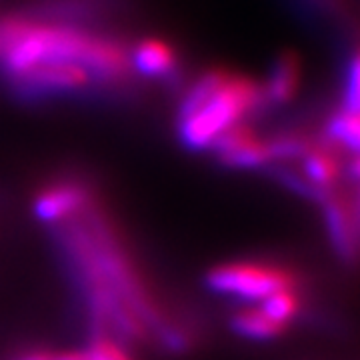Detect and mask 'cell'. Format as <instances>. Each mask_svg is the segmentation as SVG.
<instances>
[{"instance_id":"obj_6","label":"cell","mask_w":360,"mask_h":360,"mask_svg":"<svg viewBox=\"0 0 360 360\" xmlns=\"http://www.w3.org/2000/svg\"><path fill=\"white\" fill-rule=\"evenodd\" d=\"M90 205L89 191L78 182H56L34 198V217L44 224H66Z\"/></svg>"},{"instance_id":"obj_9","label":"cell","mask_w":360,"mask_h":360,"mask_svg":"<svg viewBox=\"0 0 360 360\" xmlns=\"http://www.w3.org/2000/svg\"><path fill=\"white\" fill-rule=\"evenodd\" d=\"M340 170L342 165L333 144H312V148L302 156V179L319 193L330 191L335 186Z\"/></svg>"},{"instance_id":"obj_10","label":"cell","mask_w":360,"mask_h":360,"mask_svg":"<svg viewBox=\"0 0 360 360\" xmlns=\"http://www.w3.org/2000/svg\"><path fill=\"white\" fill-rule=\"evenodd\" d=\"M321 200L324 205L328 234H330L333 243H335L340 255L352 258L354 248H356V240H354V222H356V219H354L352 210H348V206L340 198H335L328 193H324Z\"/></svg>"},{"instance_id":"obj_3","label":"cell","mask_w":360,"mask_h":360,"mask_svg":"<svg viewBox=\"0 0 360 360\" xmlns=\"http://www.w3.org/2000/svg\"><path fill=\"white\" fill-rule=\"evenodd\" d=\"M206 286L219 295L262 302L274 292L295 290L296 276L283 266L264 262H229L206 274Z\"/></svg>"},{"instance_id":"obj_8","label":"cell","mask_w":360,"mask_h":360,"mask_svg":"<svg viewBox=\"0 0 360 360\" xmlns=\"http://www.w3.org/2000/svg\"><path fill=\"white\" fill-rule=\"evenodd\" d=\"M302 82V63L292 51L281 52L260 84L264 106H286L296 98Z\"/></svg>"},{"instance_id":"obj_15","label":"cell","mask_w":360,"mask_h":360,"mask_svg":"<svg viewBox=\"0 0 360 360\" xmlns=\"http://www.w3.org/2000/svg\"><path fill=\"white\" fill-rule=\"evenodd\" d=\"M342 94H340V106L347 112H356L360 108V65L356 51L350 52L347 65H345V78H342Z\"/></svg>"},{"instance_id":"obj_17","label":"cell","mask_w":360,"mask_h":360,"mask_svg":"<svg viewBox=\"0 0 360 360\" xmlns=\"http://www.w3.org/2000/svg\"><path fill=\"white\" fill-rule=\"evenodd\" d=\"M54 354L49 350H26L22 354H18L14 360H52Z\"/></svg>"},{"instance_id":"obj_11","label":"cell","mask_w":360,"mask_h":360,"mask_svg":"<svg viewBox=\"0 0 360 360\" xmlns=\"http://www.w3.org/2000/svg\"><path fill=\"white\" fill-rule=\"evenodd\" d=\"M232 330L250 340H272L283 335L284 326L274 322L260 307H246L234 312L231 319Z\"/></svg>"},{"instance_id":"obj_13","label":"cell","mask_w":360,"mask_h":360,"mask_svg":"<svg viewBox=\"0 0 360 360\" xmlns=\"http://www.w3.org/2000/svg\"><path fill=\"white\" fill-rule=\"evenodd\" d=\"M298 6L307 14L319 16L345 30L348 26L354 28V0H298Z\"/></svg>"},{"instance_id":"obj_18","label":"cell","mask_w":360,"mask_h":360,"mask_svg":"<svg viewBox=\"0 0 360 360\" xmlns=\"http://www.w3.org/2000/svg\"><path fill=\"white\" fill-rule=\"evenodd\" d=\"M52 360H90L86 352H80V350H68V352H60V354H54Z\"/></svg>"},{"instance_id":"obj_12","label":"cell","mask_w":360,"mask_h":360,"mask_svg":"<svg viewBox=\"0 0 360 360\" xmlns=\"http://www.w3.org/2000/svg\"><path fill=\"white\" fill-rule=\"evenodd\" d=\"M326 136L333 146H340L352 155L359 153L360 144V120L356 112H347L342 108H336L328 118Z\"/></svg>"},{"instance_id":"obj_1","label":"cell","mask_w":360,"mask_h":360,"mask_svg":"<svg viewBox=\"0 0 360 360\" xmlns=\"http://www.w3.org/2000/svg\"><path fill=\"white\" fill-rule=\"evenodd\" d=\"M42 63L84 66L98 84H122L130 77L129 46L116 34L90 25L20 11L0 16V70L13 78Z\"/></svg>"},{"instance_id":"obj_14","label":"cell","mask_w":360,"mask_h":360,"mask_svg":"<svg viewBox=\"0 0 360 360\" xmlns=\"http://www.w3.org/2000/svg\"><path fill=\"white\" fill-rule=\"evenodd\" d=\"M260 309L266 312V316L286 328L295 321L298 310H300V298L296 295V288L295 290H281V292H274L269 298H264L260 302Z\"/></svg>"},{"instance_id":"obj_7","label":"cell","mask_w":360,"mask_h":360,"mask_svg":"<svg viewBox=\"0 0 360 360\" xmlns=\"http://www.w3.org/2000/svg\"><path fill=\"white\" fill-rule=\"evenodd\" d=\"M130 68L144 78L168 80L180 68L179 51L165 39L146 37L129 49Z\"/></svg>"},{"instance_id":"obj_16","label":"cell","mask_w":360,"mask_h":360,"mask_svg":"<svg viewBox=\"0 0 360 360\" xmlns=\"http://www.w3.org/2000/svg\"><path fill=\"white\" fill-rule=\"evenodd\" d=\"M90 360H134L129 352L122 348L120 342H116L110 336H94L92 345L86 350Z\"/></svg>"},{"instance_id":"obj_4","label":"cell","mask_w":360,"mask_h":360,"mask_svg":"<svg viewBox=\"0 0 360 360\" xmlns=\"http://www.w3.org/2000/svg\"><path fill=\"white\" fill-rule=\"evenodd\" d=\"M6 80L22 98L82 94L98 84L84 66L75 63H42Z\"/></svg>"},{"instance_id":"obj_2","label":"cell","mask_w":360,"mask_h":360,"mask_svg":"<svg viewBox=\"0 0 360 360\" xmlns=\"http://www.w3.org/2000/svg\"><path fill=\"white\" fill-rule=\"evenodd\" d=\"M262 106V89L257 80L224 66L208 68L180 98V141L191 150L212 148L220 134L246 122Z\"/></svg>"},{"instance_id":"obj_5","label":"cell","mask_w":360,"mask_h":360,"mask_svg":"<svg viewBox=\"0 0 360 360\" xmlns=\"http://www.w3.org/2000/svg\"><path fill=\"white\" fill-rule=\"evenodd\" d=\"M212 150L222 165L231 168H258L272 162L269 141L258 136L257 130L246 122L220 134L212 144Z\"/></svg>"}]
</instances>
